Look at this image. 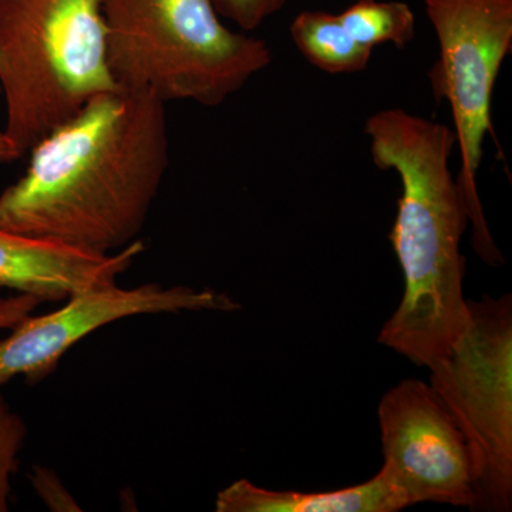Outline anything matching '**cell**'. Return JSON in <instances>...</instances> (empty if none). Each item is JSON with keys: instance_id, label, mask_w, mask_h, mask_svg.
<instances>
[{"instance_id": "cell-2", "label": "cell", "mask_w": 512, "mask_h": 512, "mask_svg": "<svg viewBox=\"0 0 512 512\" xmlns=\"http://www.w3.org/2000/svg\"><path fill=\"white\" fill-rule=\"evenodd\" d=\"M370 154L380 170L402 181L390 241L404 276V295L384 323L379 342L417 366L444 359L468 325L466 258L461 238L468 211L450 170L456 134L403 109L366 120Z\"/></svg>"}, {"instance_id": "cell-10", "label": "cell", "mask_w": 512, "mask_h": 512, "mask_svg": "<svg viewBox=\"0 0 512 512\" xmlns=\"http://www.w3.org/2000/svg\"><path fill=\"white\" fill-rule=\"evenodd\" d=\"M406 500L379 471L372 480L322 493L275 491L238 480L217 495L218 512H396Z\"/></svg>"}, {"instance_id": "cell-3", "label": "cell", "mask_w": 512, "mask_h": 512, "mask_svg": "<svg viewBox=\"0 0 512 512\" xmlns=\"http://www.w3.org/2000/svg\"><path fill=\"white\" fill-rule=\"evenodd\" d=\"M107 62L120 89L218 107L272 62L262 39L232 32L214 0H103Z\"/></svg>"}, {"instance_id": "cell-15", "label": "cell", "mask_w": 512, "mask_h": 512, "mask_svg": "<svg viewBox=\"0 0 512 512\" xmlns=\"http://www.w3.org/2000/svg\"><path fill=\"white\" fill-rule=\"evenodd\" d=\"M40 303L35 296L25 293L0 298V330L12 329L16 323L35 311Z\"/></svg>"}, {"instance_id": "cell-11", "label": "cell", "mask_w": 512, "mask_h": 512, "mask_svg": "<svg viewBox=\"0 0 512 512\" xmlns=\"http://www.w3.org/2000/svg\"><path fill=\"white\" fill-rule=\"evenodd\" d=\"M293 43L312 66L330 74L363 72L373 50L356 42L339 13L303 10L291 25Z\"/></svg>"}, {"instance_id": "cell-4", "label": "cell", "mask_w": 512, "mask_h": 512, "mask_svg": "<svg viewBox=\"0 0 512 512\" xmlns=\"http://www.w3.org/2000/svg\"><path fill=\"white\" fill-rule=\"evenodd\" d=\"M116 89L103 0H0L3 131L22 156L93 97Z\"/></svg>"}, {"instance_id": "cell-13", "label": "cell", "mask_w": 512, "mask_h": 512, "mask_svg": "<svg viewBox=\"0 0 512 512\" xmlns=\"http://www.w3.org/2000/svg\"><path fill=\"white\" fill-rule=\"evenodd\" d=\"M26 424L10 410L0 393V512L9 510L10 484L19 466V454L25 446Z\"/></svg>"}, {"instance_id": "cell-14", "label": "cell", "mask_w": 512, "mask_h": 512, "mask_svg": "<svg viewBox=\"0 0 512 512\" xmlns=\"http://www.w3.org/2000/svg\"><path fill=\"white\" fill-rule=\"evenodd\" d=\"M288 0H214L215 9L239 28L251 32L285 8Z\"/></svg>"}, {"instance_id": "cell-9", "label": "cell", "mask_w": 512, "mask_h": 512, "mask_svg": "<svg viewBox=\"0 0 512 512\" xmlns=\"http://www.w3.org/2000/svg\"><path fill=\"white\" fill-rule=\"evenodd\" d=\"M143 251L137 239L114 254H89L0 229V286L42 303L66 302L79 293L117 285Z\"/></svg>"}, {"instance_id": "cell-8", "label": "cell", "mask_w": 512, "mask_h": 512, "mask_svg": "<svg viewBox=\"0 0 512 512\" xmlns=\"http://www.w3.org/2000/svg\"><path fill=\"white\" fill-rule=\"evenodd\" d=\"M238 309L241 305L227 293L188 286L144 284L123 289L113 285L79 293L55 312L26 316L10 329L8 338L0 340V386L16 376L40 382L59 365L67 350L117 320L158 313Z\"/></svg>"}, {"instance_id": "cell-1", "label": "cell", "mask_w": 512, "mask_h": 512, "mask_svg": "<svg viewBox=\"0 0 512 512\" xmlns=\"http://www.w3.org/2000/svg\"><path fill=\"white\" fill-rule=\"evenodd\" d=\"M0 194V229L89 254L137 241L170 164L165 103L116 89L30 148Z\"/></svg>"}, {"instance_id": "cell-7", "label": "cell", "mask_w": 512, "mask_h": 512, "mask_svg": "<svg viewBox=\"0 0 512 512\" xmlns=\"http://www.w3.org/2000/svg\"><path fill=\"white\" fill-rule=\"evenodd\" d=\"M380 471L406 500L473 510L477 468L470 444L430 383L402 380L377 407Z\"/></svg>"}, {"instance_id": "cell-5", "label": "cell", "mask_w": 512, "mask_h": 512, "mask_svg": "<svg viewBox=\"0 0 512 512\" xmlns=\"http://www.w3.org/2000/svg\"><path fill=\"white\" fill-rule=\"evenodd\" d=\"M440 52L429 80L434 99L447 101L460 150L456 178L473 224V247L487 264H504L485 222L477 173L491 124V99L512 49V0H423Z\"/></svg>"}, {"instance_id": "cell-6", "label": "cell", "mask_w": 512, "mask_h": 512, "mask_svg": "<svg viewBox=\"0 0 512 512\" xmlns=\"http://www.w3.org/2000/svg\"><path fill=\"white\" fill-rule=\"evenodd\" d=\"M468 325L450 353L430 367V386L473 451V510L511 511L512 296L467 301Z\"/></svg>"}, {"instance_id": "cell-12", "label": "cell", "mask_w": 512, "mask_h": 512, "mask_svg": "<svg viewBox=\"0 0 512 512\" xmlns=\"http://www.w3.org/2000/svg\"><path fill=\"white\" fill-rule=\"evenodd\" d=\"M339 16L350 36L372 50L384 43L403 49L416 35V16L399 0H357Z\"/></svg>"}, {"instance_id": "cell-16", "label": "cell", "mask_w": 512, "mask_h": 512, "mask_svg": "<svg viewBox=\"0 0 512 512\" xmlns=\"http://www.w3.org/2000/svg\"><path fill=\"white\" fill-rule=\"evenodd\" d=\"M22 154L12 143V140L6 136L5 131H0V164H9L19 160Z\"/></svg>"}]
</instances>
